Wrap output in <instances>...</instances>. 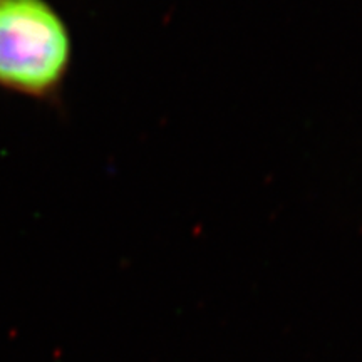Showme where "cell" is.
I'll return each mask as SVG.
<instances>
[{"mask_svg":"<svg viewBox=\"0 0 362 362\" xmlns=\"http://www.w3.org/2000/svg\"><path fill=\"white\" fill-rule=\"evenodd\" d=\"M69 59L66 25L44 0H0V86L49 94L64 79Z\"/></svg>","mask_w":362,"mask_h":362,"instance_id":"obj_1","label":"cell"}]
</instances>
